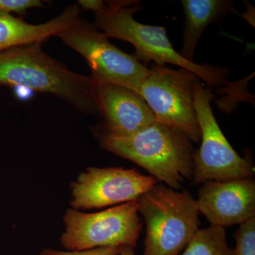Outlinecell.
Masks as SVG:
<instances>
[{
  "mask_svg": "<svg viewBox=\"0 0 255 255\" xmlns=\"http://www.w3.org/2000/svg\"><path fill=\"white\" fill-rule=\"evenodd\" d=\"M77 3L70 4L47 22L28 23L9 13L0 11V52L35 43H43L68 28L80 17Z\"/></svg>",
  "mask_w": 255,
  "mask_h": 255,
  "instance_id": "obj_12",
  "label": "cell"
},
{
  "mask_svg": "<svg viewBox=\"0 0 255 255\" xmlns=\"http://www.w3.org/2000/svg\"><path fill=\"white\" fill-rule=\"evenodd\" d=\"M80 9L92 11L97 13L105 9V1L102 0H79L78 3Z\"/></svg>",
  "mask_w": 255,
  "mask_h": 255,
  "instance_id": "obj_18",
  "label": "cell"
},
{
  "mask_svg": "<svg viewBox=\"0 0 255 255\" xmlns=\"http://www.w3.org/2000/svg\"><path fill=\"white\" fill-rule=\"evenodd\" d=\"M97 101L107 131L131 135L156 122L149 106L138 93L114 84L97 85Z\"/></svg>",
  "mask_w": 255,
  "mask_h": 255,
  "instance_id": "obj_11",
  "label": "cell"
},
{
  "mask_svg": "<svg viewBox=\"0 0 255 255\" xmlns=\"http://www.w3.org/2000/svg\"><path fill=\"white\" fill-rule=\"evenodd\" d=\"M92 132L102 148L137 164L167 187L179 190L192 179V142L177 129L156 121L131 135H116L103 126Z\"/></svg>",
  "mask_w": 255,
  "mask_h": 255,
  "instance_id": "obj_2",
  "label": "cell"
},
{
  "mask_svg": "<svg viewBox=\"0 0 255 255\" xmlns=\"http://www.w3.org/2000/svg\"><path fill=\"white\" fill-rule=\"evenodd\" d=\"M56 36L85 58L97 85L114 84L138 93L150 73V69L114 46L103 32L84 18H77Z\"/></svg>",
  "mask_w": 255,
  "mask_h": 255,
  "instance_id": "obj_6",
  "label": "cell"
},
{
  "mask_svg": "<svg viewBox=\"0 0 255 255\" xmlns=\"http://www.w3.org/2000/svg\"><path fill=\"white\" fill-rule=\"evenodd\" d=\"M199 76L187 69L174 70L152 64L138 94L159 123L183 132L192 142L201 141V129L194 107Z\"/></svg>",
  "mask_w": 255,
  "mask_h": 255,
  "instance_id": "obj_7",
  "label": "cell"
},
{
  "mask_svg": "<svg viewBox=\"0 0 255 255\" xmlns=\"http://www.w3.org/2000/svg\"><path fill=\"white\" fill-rule=\"evenodd\" d=\"M138 2L105 1V9L95 13L94 24L108 38L122 40L132 45L135 49L132 55L140 63H145L146 67L152 62L161 66L173 64L196 74L208 86L231 85L226 80L229 73L227 68L187 61L174 50L165 28L137 22L133 14L140 8L133 5Z\"/></svg>",
  "mask_w": 255,
  "mask_h": 255,
  "instance_id": "obj_3",
  "label": "cell"
},
{
  "mask_svg": "<svg viewBox=\"0 0 255 255\" xmlns=\"http://www.w3.org/2000/svg\"><path fill=\"white\" fill-rule=\"evenodd\" d=\"M214 97L211 87L202 81L198 83L194 102L201 129V144L193 154V181L194 184H202L210 181L253 179V162L238 155L216 122L211 106Z\"/></svg>",
  "mask_w": 255,
  "mask_h": 255,
  "instance_id": "obj_5",
  "label": "cell"
},
{
  "mask_svg": "<svg viewBox=\"0 0 255 255\" xmlns=\"http://www.w3.org/2000/svg\"><path fill=\"white\" fill-rule=\"evenodd\" d=\"M181 255H235L230 248L225 228L211 225L198 230Z\"/></svg>",
  "mask_w": 255,
  "mask_h": 255,
  "instance_id": "obj_14",
  "label": "cell"
},
{
  "mask_svg": "<svg viewBox=\"0 0 255 255\" xmlns=\"http://www.w3.org/2000/svg\"><path fill=\"white\" fill-rule=\"evenodd\" d=\"M138 207L134 201L93 214L69 209L64 215L65 230L60 243L72 252L105 247L135 248L143 225Z\"/></svg>",
  "mask_w": 255,
  "mask_h": 255,
  "instance_id": "obj_8",
  "label": "cell"
},
{
  "mask_svg": "<svg viewBox=\"0 0 255 255\" xmlns=\"http://www.w3.org/2000/svg\"><path fill=\"white\" fill-rule=\"evenodd\" d=\"M42 43L0 52V86L49 94L82 113L101 115L97 85L93 78L70 70L65 64L47 54Z\"/></svg>",
  "mask_w": 255,
  "mask_h": 255,
  "instance_id": "obj_1",
  "label": "cell"
},
{
  "mask_svg": "<svg viewBox=\"0 0 255 255\" xmlns=\"http://www.w3.org/2000/svg\"><path fill=\"white\" fill-rule=\"evenodd\" d=\"M123 247V246H122ZM122 247H105L82 251H60L53 249H45L41 255H119Z\"/></svg>",
  "mask_w": 255,
  "mask_h": 255,
  "instance_id": "obj_17",
  "label": "cell"
},
{
  "mask_svg": "<svg viewBox=\"0 0 255 255\" xmlns=\"http://www.w3.org/2000/svg\"><path fill=\"white\" fill-rule=\"evenodd\" d=\"M234 237L235 255H255V217L240 225Z\"/></svg>",
  "mask_w": 255,
  "mask_h": 255,
  "instance_id": "obj_15",
  "label": "cell"
},
{
  "mask_svg": "<svg viewBox=\"0 0 255 255\" xmlns=\"http://www.w3.org/2000/svg\"><path fill=\"white\" fill-rule=\"evenodd\" d=\"M185 16L183 43L179 54L187 61L194 62L198 42L206 28L230 13L234 12L229 0H182Z\"/></svg>",
  "mask_w": 255,
  "mask_h": 255,
  "instance_id": "obj_13",
  "label": "cell"
},
{
  "mask_svg": "<svg viewBox=\"0 0 255 255\" xmlns=\"http://www.w3.org/2000/svg\"><path fill=\"white\" fill-rule=\"evenodd\" d=\"M45 7L40 0H0V11L22 14L33 8Z\"/></svg>",
  "mask_w": 255,
  "mask_h": 255,
  "instance_id": "obj_16",
  "label": "cell"
},
{
  "mask_svg": "<svg viewBox=\"0 0 255 255\" xmlns=\"http://www.w3.org/2000/svg\"><path fill=\"white\" fill-rule=\"evenodd\" d=\"M146 226L142 255H179L199 230L196 200L187 189L157 184L138 200Z\"/></svg>",
  "mask_w": 255,
  "mask_h": 255,
  "instance_id": "obj_4",
  "label": "cell"
},
{
  "mask_svg": "<svg viewBox=\"0 0 255 255\" xmlns=\"http://www.w3.org/2000/svg\"><path fill=\"white\" fill-rule=\"evenodd\" d=\"M158 182L135 169L92 167L71 184L72 209H102L138 200Z\"/></svg>",
  "mask_w": 255,
  "mask_h": 255,
  "instance_id": "obj_9",
  "label": "cell"
},
{
  "mask_svg": "<svg viewBox=\"0 0 255 255\" xmlns=\"http://www.w3.org/2000/svg\"><path fill=\"white\" fill-rule=\"evenodd\" d=\"M119 255H135L134 248L130 246H123Z\"/></svg>",
  "mask_w": 255,
  "mask_h": 255,
  "instance_id": "obj_19",
  "label": "cell"
},
{
  "mask_svg": "<svg viewBox=\"0 0 255 255\" xmlns=\"http://www.w3.org/2000/svg\"><path fill=\"white\" fill-rule=\"evenodd\" d=\"M196 204L213 226L241 225L255 217V181L206 182L199 189Z\"/></svg>",
  "mask_w": 255,
  "mask_h": 255,
  "instance_id": "obj_10",
  "label": "cell"
}]
</instances>
